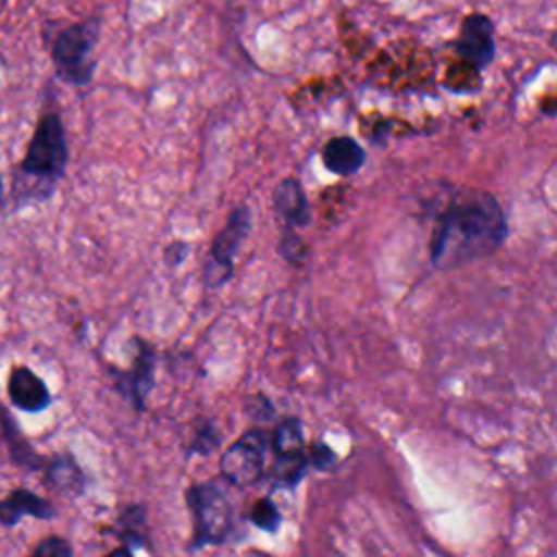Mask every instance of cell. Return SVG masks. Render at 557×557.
<instances>
[{
	"instance_id": "1",
	"label": "cell",
	"mask_w": 557,
	"mask_h": 557,
	"mask_svg": "<svg viewBox=\"0 0 557 557\" xmlns=\"http://www.w3.org/2000/svg\"><path fill=\"white\" fill-rule=\"evenodd\" d=\"M507 239V218L498 200L483 189L455 191L437 213L429 257L437 270H453L494 255Z\"/></svg>"
},
{
	"instance_id": "2",
	"label": "cell",
	"mask_w": 557,
	"mask_h": 557,
	"mask_svg": "<svg viewBox=\"0 0 557 557\" xmlns=\"http://www.w3.org/2000/svg\"><path fill=\"white\" fill-rule=\"evenodd\" d=\"M70 161V148L65 126L59 111L48 109L37 120L24 159L20 163V183L15 181V194L24 200H46L54 191L57 181L65 174Z\"/></svg>"
},
{
	"instance_id": "3",
	"label": "cell",
	"mask_w": 557,
	"mask_h": 557,
	"mask_svg": "<svg viewBox=\"0 0 557 557\" xmlns=\"http://www.w3.org/2000/svg\"><path fill=\"white\" fill-rule=\"evenodd\" d=\"M185 500L194 520L189 550L224 544L233 537L235 509L218 481L191 483L185 492Z\"/></svg>"
},
{
	"instance_id": "4",
	"label": "cell",
	"mask_w": 557,
	"mask_h": 557,
	"mask_svg": "<svg viewBox=\"0 0 557 557\" xmlns=\"http://www.w3.org/2000/svg\"><path fill=\"white\" fill-rule=\"evenodd\" d=\"M98 20L76 22L61 28L50 46L57 76L67 85H87L94 76L91 52L98 39Z\"/></svg>"
},
{
	"instance_id": "5",
	"label": "cell",
	"mask_w": 557,
	"mask_h": 557,
	"mask_svg": "<svg viewBox=\"0 0 557 557\" xmlns=\"http://www.w3.org/2000/svg\"><path fill=\"white\" fill-rule=\"evenodd\" d=\"M270 453V431L261 426L239 435L220 459V474L235 487H248L263 479L265 457Z\"/></svg>"
},
{
	"instance_id": "6",
	"label": "cell",
	"mask_w": 557,
	"mask_h": 557,
	"mask_svg": "<svg viewBox=\"0 0 557 557\" xmlns=\"http://www.w3.org/2000/svg\"><path fill=\"white\" fill-rule=\"evenodd\" d=\"M250 209L246 205H237L231 213L226 224L220 228V233L213 237L207 263H205V285L207 287H220L233 276L235 268V255L250 233Z\"/></svg>"
},
{
	"instance_id": "7",
	"label": "cell",
	"mask_w": 557,
	"mask_h": 557,
	"mask_svg": "<svg viewBox=\"0 0 557 557\" xmlns=\"http://www.w3.org/2000/svg\"><path fill=\"white\" fill-rule=\"evenodd\" d=\"M457 54L472 63L474 67H485L492 63L496 46H494V24L483 13H470L459 28V37L455 41Z\"/></svg>"
},
{
	"instance_id": "8",
	"label": "cell",
	"mask_w": 557,
	"mask_h": 557,
	"mask_svg": "<svg viewBox=\"0 0 557 557\" xmlns=\"http://www.w3.org/2000/svg\"><path fill=\"white\" fill-rule=\"evenodd\" d=\"M135 348L137 352L133 357L131 370L117 374V387H120V394H124V398L133 405V409L141 411L146 407V398L150 389L154 387L157 357L144 339H135Z\"/></svg>"
},
{
	"instance_id": "9",
	"label": "cell",
	"mask_w": 557,
	"mask_h": 557,
	"mask_svg": "<svg viewBox=\"0 0 557 557\" xmlns=\"http://www.w3.org/2000/svg\"><path fill=\"white\" fill-rule=\"evenodd\" d=\"M9 398L11 403L28 413H39L50 407L52 396L46 383L26 366H15L9 374Z\"/></svg>"
},
{
	"instance_id": "10",
	"label": "cell",
	"mask_w": 557,
	"mask_h": 557,
	"mask_svg": "<svg viewBox=\"0 0 557 557\" xmlns=\"http://www.w3.org/2000/svg\"><path fill=\"white\" fill-rule=\"evenodd\" d=\"M272 205H274L276 215L281 218V222L287 228L307 226L311 222V209H309L305 189L292 176L278 181V185L272 191Z\"/></svg>"
},
{
	"instance_id": "11",
	"label": "cell",
	"mask_w": 557,
	"mask_h": 557,
	"mask_svg": "<svg viewBox=\"0 0 557 557\" xmlns=\"http://www.w3.org/2000/svg\"><path fill=\"white\" fill-rule=\"evenodd\" d=\"M54 513H57V509L50 500L37 496L35 492H30L26 487H17L4 500H0V524H4V527L17 524L24 516L48 520Z\"/></svg>"
},
{
	"instance_id": "12",
	"label": "cell",
	"mask_w": 557,
	"mask_h": 557,
	"mask_svg": "<svg viewBox=\"0 0 557 557\" xmlns=\"http://www.w3.org/2000/svg\"><path fill=\"white\" fill-rule=\"evenodd\" d=\"M322 161L329 172L350 176L363 165L366 152L352 137H331L322 148Z\"/></svg>"
},
{
	"instance_id": "13",
	"label": "cell",
	"mask_w": 557,
	"mask_h": 557,
	"mask_svg": "<svg viewBox=\"0 0 557 557\" xmlns=\"http://www.w3.org/2000/svg\"><path fill=\"white\" fill-rule=\"evenodd\" d=\"M270 450L272 459H294L307 453L300 418L287 416L270 431Z\"/></svg>"
},
{
	"instance_id": "14",
	"label": "cell",
	"mask_w": 557,
	"mask_h": 557,
	"mask_svg": "<svg viewBox=\"0 0 557 557\" xmlns=\"http://www.w3.org/2000/svg\"><path fill=\"white\" fill-rule=\"evenodd\" d=\"M0 416H2V440L9 448L13 463L22 466L26 470H44L48 459H44L41 455H37L33 450V446L26 442L22 431L15 426V422L7 409H0Z\"/></svg>"
},
{
	"instance_id": "15",
	"label": "cell",
	"mask_w": 557,
	"mask_h": 557,
	"mask_svg": "<svg viewBox=\"0 0 557 557\" xmlns=\"http://www.w3.org/2000/svg\"><path fill=\"white\" fill-rule=\"evenodd\" d=\"M46 476L50 479V485L57 487L59 492H67V494H78L85 487V479L81 468L76 466L74 457L63 453V455H54L46 461Z\"/></svg>"
},
{
	"instance_id": "16",
	"label": "cell",
	"mask_w": 557,
	"mask_h": 557,
	"mask_svg": "<svg viewBox=\"0 0 557 557\" xmlns=\"http://www.w3.org/2000/svg\"><path fill=\"white\" fill-rule=\"evenodd\" d=\"M111 533L122 540L126 546H146V509L144 505H131L126 507L115 527H111Z\"/></svg>"
},
{
	"instance_id": "17",
	"label": "cell",
	"mask_w": 557,
	"mask_h": 557,
	"mask_svg": "<svg viewBox=\"0 0 557 557\" xmlns=\"http://www.w3.org/2000/svg\"><path fill=\"white\" fill-rule=\"evenodd\" d=\"M307 468H309V459L305 453L302 457H294V459H272V466L265 472L276 487H294L296 483H300Z\"/></svg>"
},
{
	"instance_id": "18",
	"label": "cell",
	"mask_w": 557,
	"mask_h": 557,
	"mask_svg": "<svg viewBox=\"0 0 557 557\" xmlns=\"http://www.w3.org/2000/svg\"><path fill=\"white\" fill-rule=\"evenodd\" d=\"M248 520H250L257 529L268 531V533H274V531L281 527V522H283L281 511H278V507H276V503H274L272 498H259V500H255L252 507H250V511H248Z\"/></svg>"
},
{
	"instance_id": "19",
	"label": "cell",
	"mask_w": 557,
	"mask_h": 557,
	"mask_svg": "<svg viewBox=\"0 0 557 557\" xmlns=\"http://www.w3.org/2000/svg\"><path fill=\"white\" fill-rule=\"evenodd\" d=\"M220 446V433L213 426L211 420H205L200 426H196L194 437L187 446V455H209Z\"/></svg>"
},
{
	"instance_id": "20",
	"label": "cell",
	"mask_w": 557,
	"mask_h": 557,
	"mask_svg": "<svg viewBox=\"0 0 557 557\" xmlns=\"http://www.w3.org/2000/svg\"><path fill=\"white\" fill-rule=\"evenodd\" d=\"M278 252L281 257L292 265H302L307 259V244L300 235H296L292 228H285L278 239Z\"/></svg>"
},
{
	"instance_id": "21",
	"label": "cell",
	"mask_w": 557,
	"mask_h": 557,
	"mask_svg": "<svg viewBox=\"0 0 557 557\" xmlns=\"http://www.w3.org/2000/svg\"><path fill=\"white\" fill-rule=\"evenodd\" d=\"M307 459H309V466L315 468V470H322V472H329L337 466V455L335 450L324 444V442H313L307 446Z\"/></svg>"
},
{
	"instance_id": "22",
	"label": "cell",
	"mask_w": 557,
	"mask_h": 557,
	"mask_svg": "<svg viewBox=\"0 0 557 557\" xmlns=\"http://www.w3.org/2000/svg\"><path fill=\"white\" fill-rule=\"evenodd\" d=\"M28 557H72V546L65 537L59 535H50L46 540H41Z\"/></svg>"
},
{
	"instance_id": "23",
	"label": "cell",
	"mask_w": 557,
	"mask_h": 557,
	"mask_svg": "<svg viewBox=\"0 0 557 557\" xmlns=\"http://www.w3.org/2000/svg\"><path fill=\"white\" fill-rule=\"evenodd\" d=\"M246 413L255 420V422H268L274 416L272 403L263 396V394H255L250 398V403L246 405Z\"/></svg>"
},
{
	"instance_id": "24",
	"label": "cell",
	"mask_w": 557,
	"mask_h": 557,
	"mask_svg": "<svg viewBox=\"0 0 557 557\" xmlns=\"http://www.w3.org/2000/svg\"><path fill=\"white\" fill-rule=\"evenodd\" d=\"M189 255V244L187 242H172L168 248H165V263L170 268H176L185 261V257Z\"/></svg>"
},
{
	"instance_id": "25",
	"label": "cell",
	"mask_w": 557,
	"mask_h": 557,
	"mask_svg": "<svg viewBox=\"0 0 557 557\" xmlns=\"http://www.w3.org/2000/svg\"><path fill=\"white\" fill-rule=\"evenodd\" d=\"M104 557H135L133 555V550H131V546H126V544H122V546H117V548H113V550H109Z\"/></svg>"
},
{
	"instance_id": "26",
	"label": "cell",
	"mask_w": 557,
	"mask_h": 557,
	"mask_svg": "<svg viewBox=\"0 0 557 557\" xmlns=\"http://www.w3.org/2000/svg\"><path fill=\"white\" fill-rule=\"evenodd\" d=\"M550 46H553V50L557 52V30H555V35L550 37Z\"/></svg>"
},
{
	"instance_id": "27",
	"label": "cell",
	"mask_w": 557,
	"mask_h": 557,
	"mask_svg": "<svg viewBox=\"0 0 557 557\" xmlns=\"http://www.w3.org/2000/svg\"><path fill=\"white\" fill-rule=\"evenodd\" d=\"M0 196H2V178H0Z\"/></svg>"
}]
</instances>
